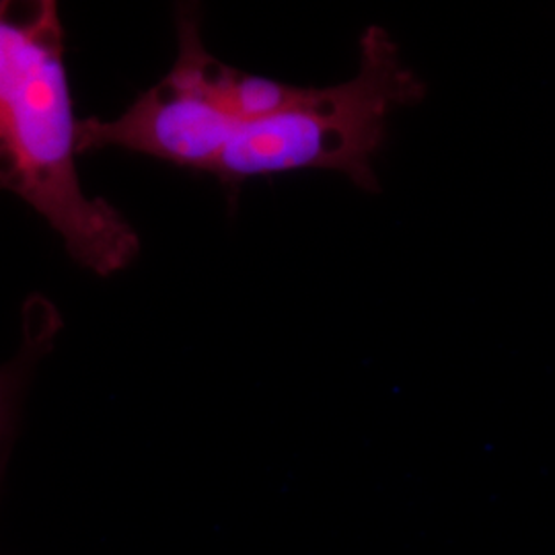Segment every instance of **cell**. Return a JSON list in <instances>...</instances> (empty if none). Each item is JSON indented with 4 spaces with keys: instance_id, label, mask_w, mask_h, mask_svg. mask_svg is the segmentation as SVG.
Returning <instances> with one entry per match:
<instances>
[{
    "instance_id": "1",
    "label": "cell",
    "mask_w": 555,
    "mask_h": 555,
    "mask_svg": "<svg viewBox=\"0 0 555 555\" xmlns=\"http://www.w3.org/2000/svg\"><path fill=\"white\" fill-rule=\"evenodd\" d=\"M77 130L59 4L2 0L0 194L34 208L85 270L114 276L139 258V233L114 204L82 190Z\"/></svg>"
},
{
    "instance_id": "2",
    "label": "cell",
    "mask_w": 555,
    "mask_h": 555,
    "mask_svg": "<svg viewBox=\"0 0 555 555\" xmlns=\"http://www.w3.org/2000/svg\"><path fill=\"white\" fill-rule=\"evenodd\" d=\"M424 95V82L403 66L396 41L373 25L360 40L354 79L302 89L291 107L241 124L212 176L237 188L261 176L330 169L360 190L377 192L373 159L387 137V119L397 107L416 105Z\"/></svg>"
},
{
    "instance_id": "3",
    "label": "cell",
    "mask_w": 555,
    "mask_h": 555,
    "mask_svg": "<svg viewBox=\"0 0 555 555\" xmlns=\"http://www.w3.org/2000/svg\"><path fill=\"white\" fill-rule=\"evenodd\" d=\"M237 119L208 98L192 64L178 54L173 68L140 93L118 118L79 119V155L101 149L165 160L178 167L215 173L238 130Z\"/></svg>"
},
{
    "instance_id": "4",
    "label": "cell",
    "mask_w": 555,
    "mask_h": 555,
    "mask_svg": "<svg viewBox=\"0 0 555 555\" xmlns=\"http://www.w3.org/2000/svg\"><path fill=\"white\" fill-rule=\"evenodd\" d=\"M62 321L59 311L46 298L31 297L23 313V339L17 354L0 364V476L11 449L15 420L25 385L36 364L56 341Z\"/></svg>"
}]
</instances>
